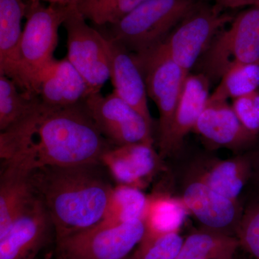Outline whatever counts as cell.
Wrapping results in <instances>:
<instances>
[{"label":"cell","mask_w":259,"mask_h":259,"mask_svg":"<svg viewBox=\"0 0 259 259\" xmlns=\"http://www.w3.org/2000/svg\"><path fill=\"white\" fill-rule=\"evenodd\" d=\"M28 174L3 168L0 179V237L36 198Z\"/></svg>","instance_id":"obj_20"},{"label":"cell","mask_w":259,"mask_h":259,"mask_svg":"<svg viewBox=\"0 0 259 259\" xmlns=\"http://www.w3.org/2000/svg\"><path fill=\"white\" fill-rule=\"evenodd\" d=\"M215 4L223 10L237 9L258 4L259 0H214Z\"/></svg>","instance_id":"obj_30"},{"label":"cell","mask_w":259,"mask_h":259,"mask_svg":"<svg viewBox=\"0 0 259 259\" xmlns=\"http://www.w3.org/2000/svg\"><path fill=\"white\" fill-rule=\"evenodd\" d=\"M199 0H145L122 20L108 25L106 36L135 54L161 44Z\"/></svg>","instance_id":"obj_4"},{"label":"cell","mask_w":259,"mask_h":259,"mask_svg":"<svg viewBox=\"0 0 259 259\" xmlns=\"http://www.w3.org/2000/svg\"><path fill=\"white\" fill-rule=\"evenodd\" d=\"M90 95L88 83L66 57L55 59L46 68L36 88V96L51 108L79 105Z\"/></svg>","instance_id":"obj_17"},{"label":"cell","mask_w":259,"mask_h":259,"mask_svg":"<svg viewBox=\"0 0 259 259\" xmlns=\"http://www.w3.org/2000/svg\"><path fill=\"white\" fill-rule=\"evenodd\" d=\"M231 105L245 128L259 138V90L235 99Z\"/></svg>","instance_id":"obj_29"},{"label":"cell","mask_w":259,"mask_h":259,"mask_svg":"<svg viewBox=\"0 0 259 259\" xmlns=\"http://www.w3.org/2000/svg\"><path fill=\"white\" fill-rule=\"evenodd\" d=\"M259 90V62L236 65L220 80L209 98L232 100Z\"/></svg>","instance_id":"obj_25"},{"label":"cell","mask_w":259,"mask_h":259,"mask_svg":"<svg viewBox=\"0 0 259 259\" xmlns=\"http://www.w3.org/2000/svg\"><path fill=\"white\" fill-rule=\"evenodd\" d=\"M148 197L142 190L123 185L115 186L103 221L126 223L143 220Z\"/></svg>","instance_id":"obj_24"},{"label":"cell","mask_w":259,"mask_h":259,"mask_svg":"<svg viewBox=\"0 0 259 259\" xmlns=\"http://www.w3.org/2000/svg\"><path fill=\"white\" fill-rule=\"evenodd\" d=\"M259 62V3L234 16L214 37L194 67L211 82L236 65Z\"/></svg>","instance_id":"obj_5"},{"label":"cell","mask_w":259,"mask_h":259,"mask_svg":"<svg viewBox=\"0 0 259 259\" xmlns=\"http://www.w3.org/2000/svg\"><path fill=\"white\" fill-rule=\"evenodd\" d=\"M184 241L177 232L144 236L134 253L125 259H175Z\"/></svg>","instance_id":"obj_27"},{"label":"cell","mask_w":259,"mask_h":259,"mask_svg":"<svg viewBox=\"0 0 259 259\" xmlns=\"http://www.w3.org/2000/svg\"><path fill=\"white\" fill-rule=\"evenodd\" d=\"M144 220L126 223L102 221L56 242L59 259H125L142 241Z\"/></svg>","instance_id":"obj_6"},{"label":"cell","mask_w":259,"mask_h":259,"mask_svg":"<svg viewBox=\"0 0 259 259\" xmlns=\"http://www.w3.org/2000/svg\"><path fill=\"white\" fill-rule=\"evenodd\" d=\"M211 81L200 73L189 74L185 78L174 116L173 122L166 141L159 146L162 158L180 151L186 136L192 132L209 97Z\"/></svg>","instance_id":"obj_15"},{"label":"cell","mask_w":259,"mask_h":259,"mask_svg":"<svg viewBox=\"0 0 259 259\" xmlns=\"http://www.w3.org/2000/svg\"><path fill=\"white\" fill-rule=\"evenodd\" d=\"M28 177L50 214L56 242L103 221L115 187L102 163L44 166Z\"/></svg>","instance_id":"obj_2"},{"label":"cell","mask_w":259,"mask_h":259,"mask_svg":"<svg viewBox=\"0 0 259 259\" xmlns=\"http://www.w3.org/2000/svg\"><path fill=\"white\" fill-rule=\"evenodd\" d=\"M42 3H47V4H54L59 5H64V6H72V5H77L83 0H38Z\"/></svg>","instance_id":"obj_32"},{"label":"cell","mask_w":259,"mask_h":259,"mask_svg":"<svg viewBox=\"0 0 259 259\" xmlns=\"http://www.w3.org/2000/svg\"><path fill=\"white\" fill-rule=\"evenodd\" d=\"M106 37L110 54V79L113 84V91L153 126L144 74L134 53L131 52L120 42Z\"/></svg>","instance_id":"obj_16"},{"label":"cell","mask_w":259,"mask_h":259,"mask_svg":"<svg viewBox=\"0 0 259 259\" xmlns=\"http://www.w3.org/2000/svg\"><path fill=\"white\" fill-rule=\"evenodd\" d=\"M181 199L189 213L193 214L204 229L229 236L236 235L244 210L239 200L228 198L191 178Z\"/></svg>","instance_id":"obj_11"},{"label":"cell","mask_w":259,"mask_h":259,"mask_svg":"<svg viewBox=\"0 0 259 259\" xmlns=\"http://www.w3.org/2000/svg\"><path fill=\"white\" fill-rule=\"evenodd\" d=\"M233 18L215 4L199 1L160 46L190 74L214 37Z\"/></svg>","instance_id":"obj_7"},{"label":"cell","mask_w":259,"mask_h":259,"mask_svg":"<svg viewBox=\"0 0 259 259\" xmlns=\"http://www.w3.org/2000/svg\"><path fill=\"white\" fill-rule=\"evenodd\" d=\"M112 146L83 102L57 109L41 102L23 120L0 132L2 168L25 174L44 166L102 163Z\"/></svg>","instance_id":"obj_1"},{"label":"cell","mask_w":259,"mask_h":259,"mask_svg":"<svg viewBox=\"0 0 259 259\" xmlns=\"http://www.w3.org/2000/svg\"><path fill=\"white\" fill-rule=\"evenodd\" d=\"M83 103L101 134L113 146L153 145V126L115 92L106 96L91 94Z\"/></svg>","instance_id":"obj_10"},{"label":"cell","mask_w":259,"mask_h":259,"mask_svg":"<svg viewBox=\"0 0 259 259\" xmlns=\"http://www.w3.org/2000/svg\"><path fill=\"white\" fill-rule=\"evenodd\" d=\"M145 0H83L76 7L87 20L97 26L113 25Z\"/></svg>","instance_id":"obj_26"},{"label":"cell","mask_w":259,"mask_h":259,"mask_svg":"<svg viewBox=\"0 0 259 259\" xmlns=\"http://www.w3.org/2000/svg\"><path fill=\"white\" fill-rule=\"evenodd\" d=\"M248 153L252 167V177L250 182L256 188L259 194V148L252 150Z\"/></svg>","instance_id":"obj_31"},{"label":"cell","mask_w":259,"mask_h":259,"mask_svg":"<svg viewBox=\"0 0 259 259\" xmlns=\"http://www.w3.org/2000/svg\"><path fill=\"white\" fill-rule=\"evenodd\" d=\"M188 213L181 197L161 192L148 196L143 218L146 228L144 236L180 233Z\"/></svg>","instance_id":"obj_21"},{"label":"cell","mask_w":259,"mask_h":259,"mask_svg":"<svg viewBox=\"0 0 259 259\" xmlns=\"http://www.w3.org/2000/svg\"><path fill=\"white\" fill-rule=\"evenodd\" d=\"M63 26L66 32V59L88 83L91 94L101 93L110 79L106 36L89 25L76 5L71 7Z\"/></svg>","instance_id":"obj_8"},{"label":"cell","mask_w":259,"mask_h":259,"mask_svg":"<svg viewBox=\"0 0 259 259\" xmlns=\"http://www.w3.org/2000/svg\"><path fill=\"white\" fill-rule=\"evenodd\" d=\"M40 104L38 97L28 96L13 80L0 74V132L23 120Z\"/></svg>","instance_id":"obj_23"},{"label":"cell","mask_w":259,"mask_h":259,"mask_svg":"<svg viewBox=\"0 0 259 259\" xmlns=\"http://www.w3.org/2000/svg\"><path fill=\"white\" fill-rule=\"evenodd\" d=\"M236 238L240 246L259 259V194L243 210Z\"/></svg>","instance_id":"obj_28"},{"label":"cell","mask_w":259,"mask_h":259,"mask_svg":"<svg viewBox=\"0 0 259 259\" xmlns=\"http://www.w3.org/2000/svg\"><path fill=\"white\" fill-rule=\"evenodd\" d=\"M25 11V0H0V74L13 80L20 90V45Z\"/></svg>","instance_id":"obj_19"},{"label":"cell","mask_w":259,"mask_h":259,"mask_svg":"<svg viewBox=\"0 0 259 259\" xmlns=\"http://www.w3.org/2000/svg\"><path fill=\"white\" fill-rule=\"evenodd\" d=\"M102 163L118 185L141 190L164 170L163 158L155 151L153 145L146 144L112 146L104 155Z\"/></svg>","instance_id":"obj_14"},{"label":"cell","mask_w":259,"mask_h":259,"mask_svg":"<svg viewBox=\"0 0 259 259\" xmlns=\"http://www.w3.org/2000/svg\"><path fill=\"white\" fill-rule=\"evenodd\" d=\"M25 2L26 23L20 45V91L35 97L42 73L55 60L59 29L74 5H45L38 0Z\"/></svg>","instance_id":"obj_3"},{"label":"cell","mask_w":259,"mask_h":259,"mask_svg":"<svg viewBox=\"0 0 259 259\" xmlns=\"http://www.w3.org/2000/svg\"><path fill=\"white\" fill-rule=\"evenodd\" d=\"M251 177V163L246 153L228 159L197 161L191 168L189 178L202 182L228 198L239 200Z\"/></svg>","instance_id":"obj_18"},{"label":"cell","mask_w":259,"mask_h":259,"mask_svg":"<svg viewBox=\"0 0 259 259\" xmlns=\"http://www.w3.org/2000/svg\"><path fill=\"white\" fill-rule=\"evenodd\" d=\"M192 132L211 149L225 148L236 153L250 149L258 140L245 128L228 101L209 98Z\"/></svg>","instance_id":"obj_13"},{"label":"cell","mask_w":259,"mask_h":259,"mask_svg":"<svg viewBox=\"0 0 259 259\" xmlns=\"http://www.w3.org/2000/svg\"><path fill=\"white\" fill-rule=\"evenodd\" d=\"M239 246L236 237L203 229L186 238L175 259H233Z\"/></svg>","instance_id":"obj_22"},{"label":"cell","mask_w":259,"mask_h":259,"mask_svg":"<svg viewBox=\"0 0 259 259\" xmlns=\"http://www.w3.org/2000/svg\"><path fill=\"white\" fill-rule=\"evenodd\" d=\"M53 231L55 233L49 211L37 196L4 236L0 237V259H36L49 243Z\"/></svg>","instance_id":"obj_12"},{"label":"cell","mask_w":259,"mask_h":259,"mask_svg":"<svg viewBox=\"0 0 259 259\" xmlns=\"http://www.w3.org/2000/svg\"><path fill=\"white\" fill-rule=\"evenodd\" d=\"M143 74L148 96L159 112L158 146L166 141L181 91L187 74L163 51L161 46L142 54H135Z\"/></svg>","instance_id":"obj_9"}]
</instances>
